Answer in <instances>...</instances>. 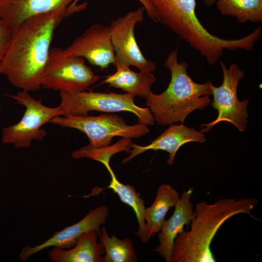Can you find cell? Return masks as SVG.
I'll list each match as a JSON object with an SVG mask.
<instances>
[{"mask_svg":"<svg viewBox=\"0 0 262 262\" xmlns=\"http://www.w3.org/2000/svg\"><path fill=\"white\" fill-rule=\"evenodd\" d=\"M68 9L38 15L12 28L10 44L0 63V75L21 90H39L55 31L70 16Z\"/></svg>","mask_w":262,"mask_h":262,"instance_id":"obj_1","label":"cell"},{"mask_svg":"<svg viewBox=\"0 0 262 262\" xmlns=\"http://www.w3.org/2000/svg\"><path fill=\"white\" fill-rule=\"evenodd\" d=\"M256 199L243 197L220 199L213 204L197 203L189 230H183L174 241L171 262H215L212 242L222 225L233 216L245 213L255 218L251 211Z\"/></svg>","mask_w":262,"mask_h":262,"instance_id":"obj_2","label":"cell"},{"mask_svg":"<svg viewBox=\"0 0 262 262\" xmlns=\"http://www.w3.org/2000/svg\"><path fill=\"white\" fill-rule=\"evenodd\" d=\"M164 65L171 73L168 87L160 94L151 91L146 98L145 104L160 125L183 123L190 113L211 104V82H195L188 75V64L178 62L177 49L169 53Z\"/></svg>","mask_w":262,"mask_h":262,"instance_id":"obj_3","label":"cell"},{"mask_svg":"<svg viewBox=\"0 0 262 262\" xmlns=\"http://www.w3.org/2000/svg\"><path fill=\"white\" fill-rule=\"evenodd\" d=\"M158 22L172 31L206 60L218 54L225 40L212 34L196 15V0H149Z\"/></svg>","mask_w":262,"mask_h":262,"instance_id":"obj_4","label":"cell"},{"mask_svg":"<svg viewBox=\"0 0 262 262\" xmlns=\"http://www.w3.org/2000/svg\"><path fill=\"white\" fill-rule=\"evenodd\" d=\"M60 103L58 106L62 116H82L93 111L103 112H128L134 114L138 123L148 125L154 124L152 114L147 108L135 104L134 97L130 94L113 92L100 93L85 91L70 93L60 91Z\"/></svg>","mask_w":262,"mask_h":262,"instance_id":"obj_5","label":"cell"},{"mask_svg":"<svg viewBox=\"0 0 262 262\" xmlns=\"http://www.w3.org/2000/svg\"><path fill=\"white\" fill-rule=\"evenodd\" d=\"M99 76L86 65L84 59L65 49H50L41 80L47 89L75 93L84 91L96 82Z\"/></svg>","mask_w":262,"mask_h":262,"instance_id":"obj_6","label":"cell"},{"mask_svg":"<svg viewBox=\"0 0 262 262\" xmlns=\"http://www.w3.org/2000/svg\"><path fill=\"white\" fill-rule=\"evenodd\" d=\"M7 95L23 105L25 110L17 123L2 128L3 144H13L17 148L28 147L33 141H40L46 136V131L42 128L43 125L53 118L63 115L59 106H46L41 99H36L28 91L21 90L16 95Z\"/></svg>","mask_w":262,"mask_h":262,"instance_id":"obj_7","label":"cell"},{"mask_svg":"<svg viewBox=\"0 0 262 262\" xmlns=\"http://www.w3.org/2000/svg\"><path fill=\"white\" fill-rule=\"evenodd\" d=\"M49 123L64 128L75 129L84 133L89 139V145L95 148L109 146L115 136L131 139L144 136L149 132L147 125L139 123L129 125L116 115L58 116Z\"/></svg>","mask_w":262,"mask_h":262,"instance_id":"obj_8","label":"cell"},{"mask_svg":"<svg viewBox=\"0 0 262 262\" xmlns=\"http://www.w3.org/2000/svg\"><path fill=\"white\" fill-rule=\"evenodd\" d=\"M219 64L223 74L221 85L216 87L211 82L210 88L213 100L211 105L218 112V116L213 121L202 124V132L209 131L214 126L225 121L233 125L239 131H244L248 123L247 107L249 100H239L237 88L240 80L244 77V72L236 64H231L229 68L222 62Z\"/></svg>","mask_w":262,"mask_h":262,"instance_id":"obj_9","label":"cell"},{"mask_svg":"<svg viewBox=\"0 0 262 262\" xmlns=\"http://www.w3.org/2000/svg\"><path fill=\"white\" fill-rule=\"evenodd\" d=\"M145 9L142 6L129 11L124 16L111 21V38L115 54V64L133 66L140 72L151 73L156 64L143 54L135 36L136 25L144 20Z\"/></svg>","mask_w":262,"mask_h":262,"instance_id":"obj_10","label":"cell"},{"mask_svg":"<svg viewBox=\"0 0 262 262\" xmlns=\"http://www.w3.org/2000/svg\"><path fill=\"white\" fill-rule=\"evenodd\" d=\"M65 49L86 59L91 65L105 69L115 62V54L110 26L101 24L90 26Z\"/></svg>","mask_w":262,"mask_h":262,"instance_id":"obj_11","label":"cell"},{"mask_svg":"<svg viewBox=\"0 0 262 262\" xmlns=\"http://www.w3.org/2000/svg\"><path fill=\"white\" fill-rule=\"evenodd\" d=\"M109 215L106 205L99 206L89 213L81 220L68 226L54 235L42 244L23 247L19 254L22 261H27L32 255L50 246H57L63 249L72 247L80 237L85 232L95 230L100 232V227L104 224Z\"/></svg>","mask_w":262,"mask_h":262,"instance_id":"obj_12","label":"cell"},{"mask_svg":"<svg viewBox=\"0 0 262 262\" xmlns=\"http://www.w3.org/2000/svg\"><path fill=\"white\" fill-rule=\"evenodd\" d=\"M205 141L204 133L200 131L186 127L183 123L172 124L147 146H141L131 142V147L132 149L129 151L130 155L123 159L122 163L125 164L148 150H161L168 152L167 163L172 165L177 151L183 145L192 142L203 143Z\"/></svg>","mask_w":262,"mask_h":262,"instance_id":"obj_13","label":"cell"},{"mask_svg":"<svg viewBox=\"0 0 262 262\" xmlns=\"http://www.w3.org/2000/svg\"><path fill=\"white\" fill-rule=\"evenodd\" d=\"M193 191L189 188L184 191L176 203L172 216L165 220L159 232L158 246L154 249L166 262H171L173 244L178 234L189 225L194 217L191 198Z\"/></svg>","mask_w":262,"mask_h":262,"instance_id":"obj_14","label":"cell"},{"mask_svg":"<svg viewBox=\"0 0 262 262\" xmlns=\"http://www.w3.org/2000/svg\"><path fill=\"white\" fill-rule=\"evenodd\" d=\"M74 0H2L0 19L10 28L32 16L68 9Z\"/></svg>","mask_w":262,"mask_h":262,"instance_id":"obj_15","label":"cell"},{"mask_svg":"<svg viewBox=\"0 0 262 262\" xmlns=\"http://www.w3.org/2000/svg\"><path fill=\"white\" fill-rule=\"evenodd\" d=\"M99 233L95 230L85 232L68 250L54 246L49 253V259L54 262H101L105 249L98 241Z\"/></svg>","mask_w":262,"mask_h":262,"instance_id":"obj_16","label":"cell"},{"mask_svg":"<svg viewBox=\"0 0 262 262\" xmlns=\"http://www.w3.org/2000/svg\"><path fill=\"white\" fill-rule=\"evenodd\" d=\"M115 73L106 77L101 84H108L110 86L120 89L133 97L146 98L151 92V87L156 81L151 73L135 72L124 65L115 64Z\"/></svg>","mask_w":262,"mask_h":262,"instance_id":"obj_17","label":"cell"},{"mask_svg":"<svg viewBox=\"0 0 262 262\" xmlns=\"http://www.w3.org/2000/svg\"><path fill=\"white\" fill-rule=\"evenodd\" d=\"M180 197L178 192L170 184H163L158 187L154 202L145 209V219L148 240L160 231L168 210L175 205Z\"/></svg>","mask_w":262,"mask_h":262,"instance_id":"obj_18","label":"cell"},{"mask_svg":"<svg viewBox=\"0 0 262 262\" xmlns=\"http://www.w3.org/2000/svg\"><path fill=\"white\" fill-rule=\"evenodd\" d=\"M111 177L110 184L105 188H110L117 195L120 200L133 210L138 222V229L135 234L142 242L147 243L149 240L146 223L145 219V201L137 193L135 188L130 184H124L119 181L111 168L110 164L105 165Z\"/></svg>","mask_w":262,"mask_h":262,"instance_id":"obj_19","label":"cell"},{"mask_svg":"<svg viewBox=\"0 0 262 262\" xmlns=\"http://www.w3.org/2000/svg\"><path fill=\"white\" fill-rule=\"evenodd\" d=\"M99 236V242L105 249L101 262H137V258L131 240L119 239L112 234L109 236L105 227H102Z\"/></svg>","mask_w":262,"mask_h":262,"instance_id":"obj_20","label":"cell"},{"mask_svg":"<svg viewBox=\"0 0 262 262\" xmlns=\"http://www.w3.org/2000/svg\"><path fill=\"white\" fill-rule=\"evenodd\" d=\"M217 8L224 16H234L238 21H262V0H217Z\"/></svg>","mask_w":262,"mask_h":262,"instance_id":"obj_21","label":"cell"},{"mask_svg":"<svg viewBox=\"0 0 262 262\" xmlns=\"http://www.w3.org/2000/svg\"><path fill=\"white\" fill-rule=\"evenodd\" d=\"M131 142V138H123L111 146L102 148H95L88 145L74 151L71 156L75 159L90 158L105 165L109 164L111 158L115 154L121 151L129 153Z\"/></svg>","mask_w":262,"mask_h":262,"instance_id":"obj_22","label":"cell"},{"mask_svg":"<svg viewBox=\"0 0 262 262\" xmlns=\"http://www.w3.org/2000/svg\"><path fill=\"white\" fill-rule=\"evenodd\" d=\"M12 29L0 19V63L4 58L9 47Z\"/></svg>","mask_w":262,"mask_h":262,"instance_id":"obj_23","label":"cell"},{"mask_svg":"<svg viewBox=\"0 0 262 262\" xmlns=\"http://www.w3.org/2000/svg\"><path fill=\"white\" fill-rule=\"evenodd\" d=\"M80 0H74L73 2L69 6L68 11L71 14L77 11H80L85 6L84 4L82 6L78 5L77 3ZM138 0L141 3L143 7L145 9V11H146L149 17L151 18L153 21L155 22H158L154 10L149 0Z\"/></svg>","mask_w":262,"mask_h":262,"instance_id":"obj_24","label":"cell"},{"mask_svg":"<svg viewBox=\"0 0 262 262\" xmlns=\"http://www.w3.org/2000/svg\"><path fill=\"white\" fill-rule=\"evenodd\" d=\"M217 0H204V3L208 7L213 5Z\"/></svg>","mask_w":262,"mask_h":262,"instance_id":"obj_25","label":"cell"},{"mask_svg":"<svg viewBox=\"0 0 262 262\" xmlns=\"http://www.w3.org/2000/svg\"><path fill=\"white\" fill-rule=\"evenodd\" d=\"M1 104L0 103V114L1 113Z\"/></svg>","mask_w":262,"mask_h":262,"instance_id":"obj_26","label":"cell"},{"mask_svg":"<svg viewBox=\"0 0 262 262\" xmlns=\"http://www.w3.org/2000/svg\"><path fill=\"white\" fill-rule=\"evenodd\" d=\"M1 0H0V3H1Z\"/></svg>","mask_w":262,"mask_h":262,"instance_id":"obj_27","label":"cell"}]
</instances>
